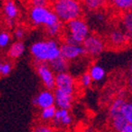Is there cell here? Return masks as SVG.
Here are the masks:
<instances>
[{
	"instance_id": "obj_30",
	"label": "cell",
	"mask_w": 132,
	"mask_h": 132,
	"mask_svg": "<svg viewBox=\"0 0 132 132\" xmlns=\"http://www.w3.org/2000/svg\"><path fill=\"white\" fill-rule=\"evenodd\" d=\"M5 24H6V27L8 28H12L14 27V24H15V21L13 20V19H6L5 18Z\"/></svg>"
},
{
	"instance_id": "obj_36",
	"label": "cell",
	"mask_w": 132,
	"mask_h": 132,
	"mask_svg": "<svg viewBox=\"0 0 132 132\" xmlns=\"http://www.w3.org/2000/svg\"><path fill=\"white\" fill-rule=\"evenodd\" d=\"M62 132H66V131H62Z\"/></svg>"
},
{
	"instance_id": "obj_19",
	"label": "cell",
	"mask_w": 132,
	"mask_h": 132,
	"mask_svg": "<svg viewBox=\"0 0 132 132\" xmlns=\"http://www.w3.org/2000/svg\"><path fill=\"white\" fill-rule=\"evenodd\" d=\"M56 110H57V108H56L55 105L47 107V108H44V109H40L39 118L41 119V121L43 122H52V120L54 118Z\"/></svg>"
},
{
	"instance_id": "obj_4",
	"label": "cell",
	"mask_w": 132,
	"mask_h": 132,
	"mask_svg": "<svg viewBox=\"0 0 132 132\" xmlns=\"http://www.w3.org/2000/svg\"><path fill=\"white\" fill-rule=\"evenodd\" d=\"M30 22L34 26H43L46 29L59 22L57 16L52 8L49 6L44 7H31L29 12Z\"/></svg>"
},
{
	"instance_id": "obj_6",
	"label": "cell",
	"mask_w": 132,
	"mask_h": 132,
	"mask_svg": "<svg viewBox=\"0 0 132 132\" xmlns=\"http://www.w3.org/2000/svg\"><path fill=\"white\" fill-rule=\"evenodd\" d=\"M36 72L38 76L42 82L45 89L54 90L55 89V76L56 74L52 72L48 63H35Z\"/></svg>"
},
{
	"instance_id": "obj_8",
	"label": "cell",
	"mask_w": 132,
	"mask_h": 132,
	"mask_svg": "<svg viewBox=\"0 0 132 132\" xmlns=\"http://www.w3.org/2000/svg\"><path fill=\"white\" fill-rule=\"evenodd\" d=\"M54 94L53 91L44 89L40 91L36 96L32 98V104L34 106L39 109H44L47 107L54 105Z\"/></svg>"
},
{
	"instance_id": "obj_16",
	"label": "cell",
	"mask_w": 132,
	"mask_h": 132,
	"mask_svg": "<svg viewBox=\"0 0 132 132\" xmlns=\"http://www.w3.org/2000/svg\"><path fill=\"white\" fill-rule=\"evenodd\" d=\"M89 75L91 76V79L93 82H100L105 76V71L102 66L98 64H94L90 67L88 72Z\"/></svg>"
},
{
	"instance_id": "obj_31",
	"label": "cell",
	"mask_w": 132,
	"mask_h": 132,
	"mask_svg": "<svg viewBox=\"0 0 132 132\" xmlns=\"http://www.w3.org/2000/svg\"><path fill=\"white\" fill-rule=\"evenodd\" d=\"M120 132H132V125L130 124H127L126 126L124 127L123 129Z\"/></svg>"
},
{
	"instance_id": "obj_10",
	"label": "cell",
	"mask_w": 132,
	"mask_h": 132,
	"mask_svg": "<svg viewBox=\"0 0 132 132\" xmlns=\"http://www.w3.org/2000/svg\"><path fill=\"white\" fill-rule=\"evenodd\" d=\"M54 105L57 109L70 110L73 102V95L70 94L64 93L59 89H54Z\"/></svg>"
},
{
	"instance_id": "obj_26",
	"label": "cell",
	"mask_w": 132,
	"mask_h": 132,
	"mask_svg": "<svg viewBox=\"0 0 132 132\" xmlns=\"http://www.w3.org/2000/svg\"><path fill=\"white\" fill-rule=\"evenodd\" d=\"M92 79H91V76L89 75L88 72H85V73H82L80 77V84L82 86L84 87H89L91 86L92 85Z\"/></svg>"
},
{
	"instance_id": "obj_1",
	"label": "cell",
	"mask_w": 132,
	"mask_h": 132,
	"mask_svg": "<svg viewBox=\"0 0 132 132\" xmlns=\"http://www.w3.org/2000/svg\"><path fill=\"white\" fill-rule=\"evenodd\" d=\"M35 63H49L60 57V45L54 39H47L36 41L29 48Z\"/></svg>"
},
{
	"instance_id": "obj_18",
	"label": "cell",
	"mask_w": 132,
	"mask_h": 132,
	"mask_svg": "<svg viewBox=\"0 0 132 132\" xmlns=\"http://www.w3.org/2000/svg\"><path fill=\"white\" fill-rule=\"evenodd\" d=\"M125 103H126L125 99L121 98V97H118V98L116 99L115 101L112 103L111 106H110V109H109L110 118H113V117L118 116V115H121L122 108H123Z\"/></svg>"
},
{
	"instance_id": "obj_21",
	"label": "cell",
	"mask_w": 132,
	"mask_h": 132,
	"mask_svg": "<svg viewBox=\"0 0 132 132\" xmlns=\"http://www.w3.org/2000/svg\"><path fill=\"white\" fill-rule=\"evenodd\" d=\"M107 0H87L85 1L84 4L86 6L87 9L92 11L99 10L106 5Z\"/></svg>"
},
{
	"instance_id": "obj_3",
	"label": "cell",
	"mask_w": 132,
	"mask_h": 132,
	"mask_svg": "<svg viewBox=\"0 0 132 132\" xmlns=\"http://www.w3.org/2000/svg\"><path fill=\"white\" fill-rule=\"evenodd\" d=\"M66 30L67 34L64 37V43L70 45H82V41L90 35L88 24L82 18L66 23Z\"/></svg>"
},
{
	"instance_id": "obj_32",
	"label": "cell",
	"mask_w": 132,
	"mask_h": 132,
	"mask_svg": "<svg viewBox=\"0 0 132 132\" xmlns=\"http://www.w3.org/2000/svg\"><path fill=\"white\" fill-rule=\"evenodd\" d=\"M129 87L131 88V90H132V76L130 77V79H129Z\"/></svg>"
},
{
	"instance_id": "obj_11",
	"label": "cell",
	"mask_w": 132,
	"mask_h": 132,
	"mask_svg": "<svg viewBox=\"0 0 132 132\" xmlns=\"http://www.w3.org/2000/svg\"><path fill=\"white\" fill-rule=\"evenodd\" d=\"M72 122V118L69 110L57 109L52 123L54 127H69Z\"/></svg>"
},
{
	"instance_id": "obj_34",
	"label": "cell",
	"mask_w": 132,
	"mask_h": 132,
	"mask_svg": "<svg viewBox=\"0 0 132 132\" xmlns=\"http://www.w3.org/2000/svg\"><path fill=\"white\" fill-rule=\"evenodd\" d=\"M50 1H52V3H54V2H57V1H60V0H50Z\"/></svg>"
},
{
	"instance_id": "obj_35",
	"label": "cell",
	"mask_w": 132,
	"mask_h": 132,
	"mask_svg": "<svg viewBox=\"0 0 132 132\" xmlns=\"http://www.w3.org/2000/svg\"><path fill=\"white\" fill-rule=\"evenodd\" d=\"M82 1H84V2H85V1H87V0H82Z\"/></svg>"
},
{
	"instance_id": "obj_12",
	"label": "cell",
	"mask_w": 132,
	"mask_h": 132,
	"mask_svg": "<svg viewBox=\"0 0 132 132\" xmlns=\"http://www.w3.org/2000/svg\"><path fill=\"white\" fill-rule=\"evenodd\" d=\"M128 39H129V38L127 35V33L123 30H120V29L113 30L108 37L109 43L111 44L112 47L117 48V49L126 45L128 43Z\"/></svg>"
},
{
	"instance_id": "obj_24",
	"label": "cell",
	"mask_w": 132,
	"mask_h": 132,
	"mask_svg": "<svg viewBox=\"0 0 132 132\" xmlns=\"http://www.w3.org/2000/svg\"><path fill=\"white\" fill-rule=\"evenodd\" d=\"M62 28H63L62 27V23L59 21V22L56 23V24L52 25V27L47 28L46 31H47L48 35H49L50 37H52V39H53V37H56V36H58L62 32Z\"/></svg>"
},
{
	"instance_id": "obj_33",
	"label": "cell",
	"mask_w": 132,
	"mask_h": 132,
	"mask_svg": "<svg viewBox=\"0 0 132 132\" xmlns=\"http://www.w3.org/2000/svg\"><path fill=\"white\" fill-rule=\"evenodd\" d=\"M129 72L132 74V63L130 64V66H129Z\"/></svg>"
},
{
	"instance_id": "obj_7",
	"label": "cell",
	"mask_w": 132,
	"mask_h": 132,
	"mask_svg": "<svg viewBox=\"0 0 132 132\" xmlns=\"http://www.w3.org/2000/svg\"><path fill=\"white\" fill-rule=\"evenodd\" d=\"M55 88L73 95L76 89V80L68 72L58 73L55 76Z\"/></svg>"
},
{
	"instance_id": "obj_14",
	"label": "cell",
	"mask_w": 132,
	"mask_h": 132,
	"mask_svg": "<svg viewBox=\"0 0 132 132\" xmlns=\"http://www.w3.org/2000/svg\"><path fill=\"white\" fill-rule=\"evenodd\" d=\"M3 13L6 19H13V20L16 19L19 16V10L16 2L13 0H6L3 4Z\"/></svg>"
},
{
	"instance_id": "obj_9",
	"label": "cell",
	"mask_w": 132,
	"mask_h": 132,
	"mask_svg": "<svg viewBox=\"0 0 132 132\" xmlns=\"http://www.w3.org/2000/svg\"><path fill=\"white\" fill-rule=\"evenodd\" d=\"M60 52L61 56L67 62L76 60L77 58L85 54L82 45H70L66 43L60 45Z\"/></svg>"
},
{
	"instance_id": "obj_5",
	"label": "cell",
	"mask_w": 132,
	"mask_h": 132,
	"mask_svg": "<svg viewBox=\"0 0 132 132\" xmlns=\"http://www.w3.org/2000/svg\"><path fill=\"white\" fill-rule=\"evenodd\" d=\"M105 45L103 39L96 35H89L82 43L85 53L91 57H97L100 55L105 50Z\"/></svg>"
},
{
	"instance_id": "obj_2",
	"label": "cell",
	"mask_w": 132,
	"mask_h": 132,
	"mask_svg": "<svg viewBox=\"0 0 132 132\" xmlns=\"http://www.w3.org/2000/svg\"><path fill=\"white\" fill-rule=\"evenodd\" d=\"M52 9L62 23H68L75 19H79L82 14V6L80 0H60L52 3Z\"/></svg>"
},
{
	"instance_id": "obj_20",
	"label": "cell",
	"mask_w": 132,
	"mask_h": 132,
	"mask_svg": "<svg viewBox=\"0 0 132 132\" xmlns=\"http://www.w3.org/2000/svg\"><path fill=\"white\" fill-rule=\"evenodd\" d=\"M111 118V125H112V128L115 129V131L117 132H120L123 128L126 126L127 121L125 120L124 117L121 115H118V116H115L113 118Z\"/></svg>"
},
{
	"instance_id": "obj_22",
	"label": "cell",
	"mask_w": 132,
	"mask_h": 132,
	"mask_svg": "<svg viewBox=\"0 0 132 132\" xmlns=\"http://www.w3.org/2000/svg\"><path fill=\"white\" fill-rule=\"evenodd\" d=\"M12 70L13 63L10 61H0V76H8Z\"/></svg>"
},
{
	"instance_id": "obj_27",
	"label": "cell",
	"mask_w": 132,
	"mask_h": 132,
	"mask_svg": "<svg viewBox=\"0 0 132 132\" xmlns=\"http://www.w3.org/2000/svg\"><path fill=\"white\" fill-rule=\"evenodd\" d=\"M33 7H44L49 6L51 1L50 0H29Z\"/></svg>"
},
{
	"instance_id": "obj_28",
	"label": "cell",
	"mask_w": 132,
	"mask_h": 132,
	"mask_svg": "<svg viewBox=\"0 0 132 132\" xmlns=\"http://www.w3.org/2000/svg\"><path fill=\"white\" fill-rule=\"evenodd\" d=\"M33 132H55L52 127L47 126V125H37L33 128Z\"/></svg>"
},
{
	"instance_id": "obj_23",
	"label": "cell",
	"mask_w": 132,
	"mask_h": 132,
	"mask_svg": "<svg viewBox=\"0 0 132 132\" xmlns=\"http://www.w3.org/2000/svg\"><path fill=\"white\" fill-rule=\"evenodd\" d=\"M122 116L128 124L132 125V103L126 102L122 108Z\"/></svg>"
},
{
	"instance_id": "obj_17",
	"label": "cell",
	"mask_w": 132,
	"mask_h": 132,
	"mask_svg": "<svg viewBox=\"0 0 132 132\" xmlns=\"http://www.w3.org/2000/svg\"><path fill=\"white\" fill-rule=\"evenodd\" d=\"M121 21L125 32L129 39H132V10L124 13Z\"/></svg>"
},
{
	"instance_id": "obj_29",
	"label": "cell",
	"mask_w": 132,
	"mask_h": 132,
	"mask_svg": "<svg viewBox=\"0 0 132 132\" xmlns=\"http://www.w3.org/2000/svg\"><path fill=\"white\" fill-rule=\"evenodd\" d=\"M14 36L16 39V40H21L26 36V31L23 28H16L14 31Z\"/></svg>"
},
{
	"instance_id": "obj_25",
	"label": "cell",
	"mask_w": 132,
	"mask_h": 132,
	"mask_svg": "<svg viewBox=\"0 0 132 132\" xmlns=\"http://www.w3.org/2000/svg\"><path fill=\"white\" fill-rule=\"evenodd\" d=\"M11 34L6 30H3L0 32V48L5 49L7 47L11 42Z\"/></svg>"
},
{
	"instance_id": "obj_13",
	"label": "cell",
	"mask_w": 132,
	"mask_h": 132,
	"mask_svg": "<svg viewBox=\"0 0 132 132\" xmlns=\"http://www.w3.org/2000/svg\"><path fill=\"white\" fill-rule=\"evenodd\" d=\"M26 51V46L22 40H16L10 44L7 51V57L11 60L19 59L24 54Z\"/></svg>"
},
{
	"instance_id": "obj_15",
	"label": "cell",
	"mask_w": 132,
	"mask_h": 132,
	"mask_svg": "<svg viewBox=\"0 0 132 132\" xmlns=\"http://www.w3.org/2000/svg\"><path fill=\"white\" fill-rule=\"evenodd\" d=\"M52 70V72L55 74L62 73V72H66L69 68V62L63 59L62 56L56 58L55 60L52 61L48 63Z\"/></svg>"
}]
</instances>
